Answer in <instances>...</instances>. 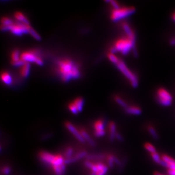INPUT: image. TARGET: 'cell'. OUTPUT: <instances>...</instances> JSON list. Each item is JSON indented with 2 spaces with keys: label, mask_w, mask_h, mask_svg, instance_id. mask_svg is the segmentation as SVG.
<instances>
[{
  "label": "cell",
  "mask_w": 175,
  "mask_h": 175,
  "mask_svg": "<svg viewBox=\"0 0 175 175\" xmlns=\"http://www.w3.org/2000/svg\"><path fill=\"white\" fill-rule=\"evenodd\" d=\"M56 65V72L64 82L77 79L81 76L79 66L72 60L68 58L58 60Z\"/></svg>",
  "instance_id": "cell-1"
},
{
  "label": "cell",
  "mask_w": 175,
  "mask_h": 175,
  "mask_svg": "<svg viewBox=\"0 0 175 175\" xmlns=\"http://www.w3.org/2000/svg\"><path fill=\"white\" fill-rule=\"evenodd\" d=\"M132 50L135 57H138V52L136 48V41L129 39L127 37L120 38L116 40L114 46L111 47L110 52L114 53L120 52L123 55H127Z\"/></svg>",
  "instance_id": "cell-2"
},
{
  "label": "cell",
  "mask_w": 175,
  "mask_h": 175,
  "mask_svg": "<svg viewBox=\"0 0 175 175\" xmlns=\"http://www.w3.org/2000/svg\"><path fill=\"white\" fill-rule=\"evenodd\" d=\"M121 73L128 79L131 86L133 88H136L138 86V79L136 75L133 73L129 69L127 68L125 63L122 60L120 59L118 62L115 65Z\"/></svg>",
  "instance_id": "cell-3"
},
{
  "label": "cell",
  "mask_w": 175,
  "mask_h": 175,
  "mask_svg": "<svg viewBox=\"0 0 175 175\" xmlns=\"http://www.w3.org/2000/svg\"><path fill=\"white\" fill-rule=\"evenodd\" d=\"M136 9L133 6H127L113 9L111 14V20L113 22H117L133 14Z\"/></svg>",
  "instance_id": "cell-4"
},
{
  "label": "cell",
  "mask_w": 175,
  "mask_h": 175,
  "mask_svg": "<svg viewBox=\"0 0 175 175\" xmlns=\"http://www.w3.org/2000/svg\"><path fill=\"white\" fill-rule=\"evenodd\" d=\"M30 25H27L20 22L14 23L10 26H1L2 31H9L14 35L21 36L24 34L29 33V29Z\"/></svg>",
  "instance_id": "cell-5"
},
{
  "label": "cell",
  "mask_w": 175,
  "mask_h": 175,
  "mask_svg": "<svg viewBox=\"0 0 175 175\" xmlns=\"http://www.w3.org/2000/svg\"><path fill=\"white\" fill-rule=\"evenodd\" d=\"M20 58L25 62L35 63L39 66H43L44 62L39 56V52L38 50L25 51L20 55Z\"/></svg>",
  "instance_id": "cell-6"
},
{
  "label": "cell",
  "mask_w": 175,
  "mask_h": 175,
  "mask_svg": "<svg viewBox=\"0 0 175 175\" xmlns=\"http://www.w3.org/2000/svg\"><path fill=\"white\" fill-rule=\"evenodd\" d=\"M157 100L159 103L164 107H168L172 104L173 97L164 88H159L156 91Z\"/></svg>",
  "instance_id": "cell-7"
},
{
  "label": "cell",
  "mask_w": 175,
  "mask_h": 175,
  "mask_svg": "<svg viewBox=\"0 0 175 175\" xmlns=\"http://www.w3.org/2000/svg\"><path fill=\"white\" fill-rule=\"evenodd\" d=\"M65 127L67 128V129L70 131V132L73 134L74 136L78 139L79 141H80L82 143H85L86 141L84 139L83 137L80 134V131L78 130L76 127H74L71 123L70 122H66L65 124Z\"/></svg>",
  "instance_id": "cell-8"
},
{
  "label": "cell",
  "mask_w": 175,
  "mask_h": 175,
  "mask_svg": "<svg viewBox=\"0 0 175 175\" xmlns=\"http://www.w3.org/2000/svg\"><path fill=\"white\" fill-rule=\"evenodd\" d=\"M39 158L41 161L47 165H52L55 156L46 151H41L39 154Z\"/></svg>",
  "instance_id": "cell-9"
},
{
  "label": "cell",
  "mask_w": 175,
  "mask_h": 175,
  "mask_svg": "<svg viewBox=\"0 0 175 175\" xmlns=\"http://www.w3.org/2000/svg\"><path fill=\"white\" fill-rule=\"evenodd\" d=\"M161 157L168 169H175V160L174 158L165 154L161 155Z\"/></svg>",
  "instance_id": "cell-10"
},
{
  "label": "cell",
  "mask_w": 175,
  "mask_h": 175,
  "mask_svg": "<svg viewBox=\"0 0 175 175\" xmlns=\"http://www.w3.org/2000/svg\"><path fill=\"white\" fill-rule=\"evenodd\" d=\"M122 26L124 32L127 35V37L134 41H136V35L132 29L130 27V26L127 23H123Z\"/></svg>",
  "instance_id": "cell-11"
},
{
  "label": "cell",
  "mask_w": 175,
  "mask_h": 175,
  "mask_svg": "<svg viewBox=\"0 0 175 175\" xmlns=\"http://www.w3.org/2000/svg\"><path fill=\"white\" fill-rule=\"evenodd\" d=\"M88 156V153L86 151H81V152H79V153H78L77 155L73 157H72L71 158H70V159H65L64 160V163L66 164H70V163H74L77 161H78V160L83 158H85V157H86Z\"/></svg>",
  "instance_id": "cell-12"
},
{
  "label": "cell",
  "mask_w": 175,
  "mask_h": 175,
  "mask_svg": "<svg viewBox=\"0 0 175 175\" xmlns=\"http://www.w3.org/2000/svg\"><path fill=\"white\" fill-rule=\"evenodd\" d=\"M125 113L130 115H134V116H139L142 114V109L139 107L137 106H128L127 108L125 109Z\"/></svg>",
  "instance_id": "cell-13"
},
{
  "label": "cell",
  "mask_w": 175,
  "mask_h": 175,
  "mask_svg": "<svg viewBox=\"0 0 175 175\" xmlns=\"http://www.w3.org/2000/svg\"><path fill=\"white\" fill-rule=\"evenodd\" d=\"M109 139L110 142H113L114 141V139H115V136L116 134V124L111 121L109 123Z\"/></svg>",
  "instance_id": "cell-14"
},
{
  "label": "cell",
  "mask_w": 175,
  "mask_h": 175,
  "mask_svg": "<svg viewBox=\"0 0 175 175\" xmlns=\"http://www.w3.org/2000/svg\"><path fill=\"white\" fill-rule=\"evenodd\" d=\"M14 17L16 20L18 21V22L27 24V25H30L29 20L22 13H21L20 11L15 12L14 13Z\"/></svg>",
  "instance_id": "cell-15"
},
{
  "label": "cell",
  "mask_w": 175,
  "mask_h": 175,
  "mask_svg": "<svg viewBox=\"0 0 175 175\" xmlns=\"http://www.w3.org/2000/svg\"><path fill=\"white\" fill-rule=\"evenodd\" d=\"M30 63L26 62L20 69V73L23 78H27L30 73Z\"/></svg>",
  "instance_id": "cell-16"
},
{
  "label": "cell",
  "mask_w": 175,
  "mask_h": 175,
  "mask_svg": "<svg viewBox=\"0 0 175 175\" xmlns=\"http://www.w3.org/2000/svg\"><path fill=\"white\" fill-rule=\"evenodd\" d=\"M1 79L2 82L6 85L9 86L12 83V78L10 74L6 71L2 72L1 74Z\"/></svg>",
  "instance_id": "cell-17"
},
{
  "label": "cell",
  "mask_w": 175,
  "mask_h": 175,
  "mask_svg": "<svg viewBox=\"0 0 175 175\" xmlns=\"http://www.w3.org/2000/svg\"><path fill=\"white\" fill-rule=\"evenodd\" d=\"M150 156H151L152 159L153 160V161L155 163L166 168V165H165V163L163 161V160L162 159V157H161V155H160L157 151L155 152V153H154L150 154Z\"/></svg>",
  "instance_id": "cell-18"
},
{
  "label": "cell",
  "mask_w": 175,
  "mask_h": 175,
  "mask_svg": "<svg viewBox=\"0 0 175 175\" xmlns=\"http://www.w3.org/2000/svg\"><path fill=\"white\" fill-rule=\"evenodd\" d=\"M96 165L97 168V172L96 175H106L108 171L109 167L101 163H97Z\"/></svg>",
  "instance_id": "cell-19"
},
{
  "label": "cell",
  "mask_w": 175,
  "mask_h": 175,
  "mask_svg": "<svg viewBox=\"0 0 175 175\" xmlns=\"http://www.w3.org/2000/svg\"><path fill=\"white\" fill-rule=\"evenodd\" d=\"M73 103L76 106V107H77L79 112H82L85 103L84 99L82 97H77L76 99L74 100Z\"/></svg>",
  "instance_id": "cell-20"
},
{
  "label": "cell",
  "mask_w": 175,
  "mask_h": 175,
  "mask_svg": "<svg viewBox=\"0 0 175 175\" xmlns=\"http://www.w3.org/2000/svg\"><path fill=\"white\" fill-rule=\"evenodd\" d=\"M80 134H82V136L83 137L84 139L85 140V141H87L90 145L92 146H95L96 145V143L89 136V134L87 133V132H86L83 129H82L80 130Z\"/></svg>",
  "instance_id": "cell-21"
},
{
  "label": "cell",
  "mask_w": 175,
  "mask_h": 175,
  "mask_svg": "<svg viewBox=\"0 0 175 175\" xmlns=\"http://www.w3.org/2000/svg\"><path fill=\"white\" fill-rule=\"evenodd\" d=\"M147 129L150 135L154 140L158 141L159 139V136L154 127L152 125H148Z\"/></svg>",
  "instance_id": "cell-22"
},
{
  "label": "cell",
  "mask_w": 175,
  "mask_h": 175,
  "mask_svg": "<svg viewBox=\"0 0 175 175\" xmlns=\"http://www.w3.org/2000/svg\"><path fill=\"white\" fill-rule=\"evenodd\" d=\"M104 123L102 120H97L94 124V128L95 129V132L103 131L104 130Z\"/></svg>",
  "instance_id": "cell-23"
},
{
  "label": "cell",
  "mask_w": 175,
  "mask_h": 175,
  "mask_svg": "<svg viewBox=\"0 0 175 175\" xmlns=\"http://www.w3.org/2000/svg\"><path fill=\"white\" fill-rule=\"evenodd\" d=\"M1 26H10L14 23L13 20L6 17H4L1 18Z\"/></svg>",
  "instance_id": "cell-24"
},
{
  "label": "cell",
  "mask_w": 175,
  "mask_h": 175,
  "mask_svg": "<svg viewBox=\"0 0 175 175\" xmlns=\"http://www.w3.org/2000/svg\"><path fill=\"white\" fill-rule=\"evenodd\" d=\"M144 146L146 149V151H148L150 154H153L156 152V149L155 146H154L150 142H146Z\"/></svg>",
  "instance_id": "cell-25"
},
{
  "label": "cell",
  "mask_w": 175,
  "mask_h": 175,
  "mask_svg": "<svg viewBox=\"0 0 175 175\" xmlns=\"http://www.w3.org/2000/svg\"><path fill=\"white\" fill-rule=\"evenodd\" d=\"M114 99L115 101L116 102L117 104H118L120 107L123 108L124 109H125L127 107H128L127 103L119 96H115L114 97Z\"/></svg>",
  "instance_id": "cell-26"
},
{
  "label": "cell",
  "mask_w": 175,
  "mask_h": 175,
  "mask_svg": "<svg viewBox=\"0 0 175 175\" xmlns=\"http://www.w3.org/2000/svg\"><path fill=\"white\" fill-rule=\"evenodd\" d=\"M29 34L35 40H38V41L41 40V38L40 36V35L32 27H31V26H29Z\"/></svg>",
  "instance_id": "cell-27"
},
{
  "label": "cell",
  "mask_w": 175,
  "mask_h": 175,
  "mask_svg": "<svg viewBox=\"0 0 175 175\" xmlns=\"http://www.w3.org/2000/svg\"><path fill=\"white\" fill-rule=\"evenodd\" d=\"M105 158V155L100 154H90V155H88V156L86 157V159L88 160H100L104 159Z\"/></svg>",
  "instance_id": "cell-28"
},
{
  "label": "cell",
  "mask_w": 175,
  "mask_h": 175,
  "mask_svg": "<svg viewBox=\"0 0 175 175\" xmlns=\"http://www.w3.org/2000/svg\"><path fill=\"white\" fill-rule=\"evenodd\" d=\"M11 61H17L20 59V51L18 49L14 50L11 54Z\"/></svg>",
  "instance_id": "cell-29"
},
{
  "label": "cell",
  "mask_w": 175,
  "mask_h": 175,
  "mask_svg": "<svg viewBox=\"0 0 175 175\" xmlns=\"http://www.w3.org/2000/svg\"><path fill=\"white\" fill-rule=\"evenodd\" d=\"M107 57H108V58L109 60V61L111 62H112L113 64H114L115 65L117 64L120 60V59L118 58L116 55H115L114 53H112L111 52L108 53Z\"/></svg>",
  "instance_id": "cell-30"
},
{
  "label": "cell",
  "mask_w": 175,
  "mask_h": 175,
  "mask_svg": "<svg viewBox=\"0 0 175 175\" xmlns=\"http://www.w3.org/2000/svg\"><path fill=\"white\" fill-rule=\"evenodd\" d=\"M52 168L55 173L56 175H64L65 174L62 171L61 168V165H54L52 167Z\"/></svg>",
  "instance_id": "cell-31"
},
{
  "label": "cell",
  "mask_w": 175,
  "mask_h": 175,
  "mask_svg": "<svg viewBox=\"0 0 175 175\" xmlns=\"http://www.w3.org/2000/svg\"><path fill=\"white\" fill-rule=\"evenodd\" d=\"M74 153V150L71 147H68L67 148V149L66 150L65 152V159H68L71 158L73 156V154Z\"/></svg>",
  "instance_id": "cell-32"
},
{
  "label": "cell",
  "mask_w": 175,
  "mask_h": 175,
  "mask_svg": "<svg viewBox=\"0 0 175 175\" xmlns=\"http://www.w3.org/2000/svg\"><path fill=\"white\" fill-rule=\"evenodd\" d=\"M68 108L71 111V112L74 115H77L78 114V113H79L77 107H76V106L74 104V103L73 102L70 103L69 104Z\"/></svg>",
  "instance_id": "cell-33"
},
{
  "label": "cell",
  "mask_w": 175,
  "mask_h": 175,
  "mask_svg": "<svg viewBox=\"0 0 175 175\" xmlns=\"http://www.w3.org/2000/svg\"><path fill=\"white\" fill-rule=\"evenodd\" d=\"M113 155L109 154L107 156V162H108V167L110 168H112L115 164V162L113 160Z\"/></svg>",
  "instance_id": "cell-34"
},
{
  "label": "cell",
  "mask_w": 175,
  "mask_h": 175,
  "mask_svg": "<svg viewBox=\"0 0 175 175\" xmlns=\"http://www.w3.org/2000/svg\"><path fill=\"white\" fill-rule=\"evenodd\" d=\"M26 62L23 61L21 58L17 61H11V64L13 66L15 67H22Z\"/></svg>",
  "instance_id": "cell-35"
},
{
  "label": "cell",
  "mask_w": 175,
  "mask_h": 175,
  "mask_svg": "<svg viewBox=\"0 0 175 175\" xmlns=\"http://www.w3.org/2000/svg\"><path fill=\"white\" fill-rule=\"evenodd\" d=\"M10 172H11V167L10 166H8V165L5 166L2 169V172L4 175H9L10 174Z\"/></svg>",
  "instance_id": "cell-36"
},
{
  "label": "cell",
  "mask_w": 175,
  "mask_h": 175,
  "mask_svg": "<svg viewBox=\"0 0 175 175\" xmlns=\"http://www.w3.org/2000/svg\"><path fill=\"white\" fill-rule=\"evenodd\" d=\"M111 5L112 6V7L113 8V9H118L120 8V5L118 4V2L115 1V0H112V1H110V2Z\"/></svg>",
  "instance_id": "cell-37"
},
{
  "label": "cell",
  "mask_w": 175,
  "mask_h": 175,
  "mask_svg": "<svg viewBox=\"0 0 175 175\" xmlns=\"http://www.w3.org/2000/svg\"><path fill=\"white\" fill-rule=\"evenodd\" d=\"M106 134L105 130L103 131H99V132H94V135L96 137H102L103 136Z\"/></svg>",
  "instance_id": "cell-38"
},
{
  "label": "cell",
  "mask_w": 175,
  "mask_h": 175,
  "mask_svg": "<svg viewBox=\"0 0 175 175\" xmlns=\"http://www.w3.org/2000/svg\"><path fill=\"white\" fill-rule=\"evenodd\" d=\"M84 164L88 168V169H91V168H92V167H93V165H94V163H92V162H91L90 160H86V161H85V162H84Z\"/></svg>",
  "instance_id": "cell-39"
},
{
  "label": "cell",
  "mask_w": 175,
  "mask_h": 175,
  "mask_svg": "<svg viewBox=\"0 0 175 175\" xmlns=\"http://www.w3.org/2000/svg\"><path fill=\"white\" fill-rule=\"evenodd\" d=\"M115 138L117 139L119 142H123L124 140L123 136H122V135L121 134H120L119 133H117V132L116 134V136H115Z\"/></svg>",
  "instance_id": "cell-40"
},
{
  "label": "cell",
  "mask_w": 175,
  "mask_h": 175,
  "mask_svg": "<svg viewBox=\"0 0 175 175\" xmlns=\"http://www.w3.org/2000/svg\"><path fill=\"white\" fill-rule=\"evenodd\" d=\"M53 136V134H51V133H48V134H46L45 135H44L43 136H41V141H46L47 139H48L49 138H50L52 136Z\"/></svg>",
  "instance_id": "cell-41"
},
{
  "label": "cell",
  "mask_w": 175,
  "mask_h": 175,
  "mask_svg": "<svg viewBox=\"0 0 175 175\" xmlns=\"http://www.w3.org/2000/svg\"><path fill=\"white\" fill-rule=\"evenodd\" d=\"M126 163H127V159L125 158V159H124V160H123V162H122V163H121V165H120L119 167V170H118V171L120 172H122L123 171V168H124V166L126 164Z\"/></svg>",
  "instance_id": "cell-42"
},
{
  "label": "cell",
  "mask_w": 175,
  "mask_h": 175,
  "mask_svg": "<svg viewBox=\"0 0 175 175\" xmlns=\"http://www.w3.org/2000/svg\"><path fill=\"white\" fill-rule=\"evenodd\" d=\"M168 173L169 175H175V169H168Z\"/></svg>",
  "instance_id": "cell-43"
},
{
  "label": "cell",
  "mask_w": 175,
  "mask_h": 175,
  "mask_svg": "<svg viewBox=\"0 0 175 175\" xmlns=\"http://www.w3.org/2000/svg\"><path fill=\"white\" fill-rule=\"evenodd\" d=\"M169 43H170V44H171V46H175V38H172V39L170 40Z\"/></svg>",
  "instance_id": "cell-44"
},
{
  "label": "cell",
  "mask_w": 175,
  "mask_h": 175,
  "mask_svg": "<svg viewBox=\"0 0 175 175\" xmlns=\"http://www.w3.org/2000/svg\"><path fill=\"white\" fill-rule=\"evenodd\" d=\"M153 175H163V174H161V173H160V172H158V171H155V172H154V174H153Z\"/></svg>",
  "instance_id": "cell-45"
},
{
  "label": "cell",
  "mask_w": 175,
  "mask_h": 175,
  "mask_svg": "<svg viewBox=\"0 0 175 175\" xmlns=\"http://www.w3.org/2000/svg\"><path fill=\"white\" fill-rule=\"evenodd\" d=\"M172 20H174L175 22V13H174L173 15H172Z\"/></svg>",
  "instance_id": "cell-46"
},
{
  "label": "cell",
  "mask_w": 175,
  "mask_h": 175,
  "mask_svg": "<svg viewBox=\"0 0 175 175\" xmlns=\"http://www.w3.org/2000/svg\"><path fill=\"white\" fill-rule=\"evenodd\" d=\"M90 175H96V174H95L94 172H92V171H91V173H90Z\"/></svg>",
  "instance_id": "cell-47"
}]
</instances>
